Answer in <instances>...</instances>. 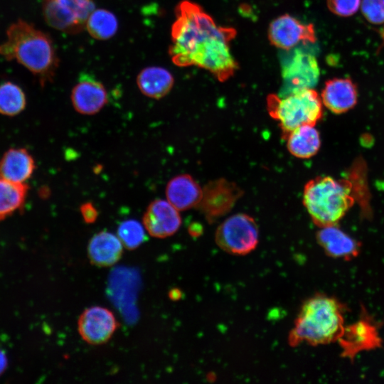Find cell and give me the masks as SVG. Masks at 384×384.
Here are the masks:
<instances>
[{
  "label": "cell",
  "instance_id": "1",
  "mask_svg": "<svg viewBox=\"0 0 384 384\" xmlns=\"http://www.w3.org/2000/svg\"><path fill=\"white\" fill-rule=\"evenodd\" d=\"M169 53L179 67L197 66L219 81L232 77L238 65L230 52L236 30L217 25L197 4L181 1L175 9Z\"/></svg>",
  "mask_w": 384,
  "mask_h": 384
},
{
  "label": "cell",
  "instance_id": "2",
  "mask_svg": "<svg viewBox=\"0 0 384 384\" xmlns=\"http://www.w3.org/2000/svg\"><path fill=\"white\" fill-rule=\"evenodd\" d=\"M0 55L24 66L42 86L53 80L59 63L51 38L21 19L9 26L6 41L0 43Z\"/></svg>",
  "mask_w": 384,
  "mask_h": 384
},
{
  "label": "cell",
  "instance_id": "3",
  "mask_svg": "<svg viewBox=\"0 0 384 384\" xmlns=\"http://www.w3.org/2000/svg\"><path fill=\"white\" fill-rule=\"evenodd\" d=\"M345 306L337 299L317 294L305 300L288 336L293 347L304 342L312 346L338 341L345 325Z\"/></svg>",
  "mask_w": 384,
  "mask_h": 384
},
{
  "label": "cell",
  "instance_id": "4",
  "mask_svg": "<svg viewBox=\"0 0 384 384\" xmlns=\"http://www.w3.org/2000/svg\"><path fill=\"white\" fill-rule=\"evenodd\" d=\"M354 201L352 184L345 179L319 176L304 188L303 204L319 228L337 225Z\"/></svg>",
  "mask_w": 384,
  "mask_h": 384
},
{
  "label": "cell",
  "instance_id": "5",
  "mask_svg": "<svg viewBox=\"0 0 384 384\" xmlns=\"http://www.w3.org/2000/svg\"><path fill=\"white\" fill-rule=\"evenodd\" d=\"M267 110L270 117L278 122L284 139L302 125L315 126L323 115L321 100L313 88L284 97L270 94L267 97Z\"/></svg>",
  "mask_w": 384,
  "mask_h": 384
},
{
  "label": "cell",
  "instance_id": "6",
  "mask_svg": "<svg viewBox=\"0 0 384 384\" xmlns=\"http://www.w3.org/2000/svg\"><path fill=\"white\" fill-rule=\"evenodd\" d=\"M258 240L257 223L252 217L245 213L228 217L217 228L215 234L218 247L236 255L252 252L257 247Z\"/></svg>",
  "mask_w": 384,
  "mask_h": 384
},
{
  "label": "cell",
  "instance_id": "7",
  "mask_svg": "<svg viewBox=\"0 0 384 384\" xmlns=\"http://www.w3.org/2000/svg\"><path fill=\"white\" fill-rule=\"evenodd\" d=\"M43 14L52 28L70 34L81 32L95 10L92 0H42Z\"/></svg>",
  "mask_w": 384,
  "mask_h": 384
},
{
  "label": "cell",
  "instance_id": "8",
  "mask_svg": "<svg viewBox=\"0 0 384 384\" xmlns=\"http://www.w3.org/2000/svg\"><path fill=\"white\" fill-rule=\"evenodd\" d=\"M320 72L316 58L308 53L296 49L282 63V85L280 97L313 88L318 82Z\"/></svg>",
  "mask_w": 384,
  "mask_h": 384
},
{
  "label": "cell",
  "instance_id": "9",
  "mask_svg": "<svg viewBox=\"0 0 384 384\" xmlns=\"http://www.w3.org/2000/svg\"><path fill=\"white\" fill-rule=\"evenodd\" d=\"M243 191L225 178L209 181L203 188L198 208L209 222H214L230 211L242 197Z\"/></svg>",
  "mask_w": 384,
  "mask_h": 384
},
{
  "label": "cell",
  "instance_id": "10",
  "mask_svg": "<svg viewBox=\"0 0 384 384\" xmlns=\"http://www.w3.org/2000/svg\"><path fill=\"white\" fill-rule=\"evenodd\" d=\"M338 342L341 348V356L353 360L361 351L380 347L382 341L375 321L366 313H363L357 321L345 326Z\"/></svg>",
  "mask_w": 384,
  "mask_h": 384
},
{
  "label": "cell",
  "instance_id": "11",
  "mask_svg": "<svg viewBox=\"0 0 384 384\" xmlns=\"http://www.w3.org/2000/svg\"><path fill=\"white\" fill-rule=\"evenodd\" d=\"M117 326L113 313L107 308L98 306L86 309L78 321V330L81 338L91 345L107 342Z\"/></svg>",
  "mask_w": 384,
  "mask_h": 384
},
{
  "label": "cell",
  "instance_id": "12",
  "mask_svg": "<svg viewBox=\"0 0 384 384\" xmlns=\"http://www.w3.org/2000/svg\"><path fill=\"white\" fill-rule=\"evenodd\" d=\"M268 38L275 47L289 50L300 42L316 41L313 25L304 24L289 14L273 20L268 29Z\"/></svg>",
  "mask_w": 384,
  "mask_h": 384
},
{
  "label": "cell",
  "instance_id": "13",
  "mask_svg": "<svg viewBox=\"0 0 384 384\" xmlns=\"http://www.w3.org/2000/svg\"><path fill=\"white\" fill-rule=\"evenodd\" d=\"M142 223L151 236L165 238L178 230L181 218L178 210L168 201L156 199L148 206Z\"/></svg>",
  "mask_w": 384,
  "mask_h": 384
},
{
  "label": "cell",
  "instance_id": "14",
  "mask_svg": "<svg viewBox=\"0 0 384 384\" xmlns=\"http://www.w3.org/2000/svg\"><path fill=\"white\" fill-rule=\"evenodd\" d=\"M71 102L78 112L92 115L107 103V91L102 82L89 74L82 73L72 90Z\"/></svg>",
  "mask_w": 384,
  "mask_h": 384
},
{
  "label": "cell",
  "instance_id": "15",
  "mask_svg": "<svg viewBox=\"0 0 384 384\" xmlns=\"http://www.w3.org/2000/svg\"><path fill=\"white\" fill-rule=\"evenodd\" d=\"M316 240L327 255L334 258L350 260L360 251L359 243L336 225L320 228Z\"/></svg>",
  "mask_w": 384,
  "mask_h": 384
},
{
  "label": "cell",
  "instance_id": "16",
  "mask_svg": "<svg viewBox=\"0 0 384 384\" xmlns=\"http://www.w3.org/2000/svg\"><path fill=\"white\" fill-rule=\"evenodd\" d=\"M321 99L325 107L333 113H344L357 103V88L351 79L334 78L326 82Z\"/></svg>",
  "mask_w": 384,
  "mask_h": 384
},
{
  "label": "cell",
  "instance_id": "17",
  "mask_svg": "<svg viewBox=\"0 0 384 384\" xmlns=\"http://www.w3.org/2000/svg\"><path fill=\"white\" fill-rule=\"evenodd\" d=\"M203 188L188 174H180L171 178L166 188L167 201L178 210L198 208Z\"/></svg>",
  "mask_w": 384,
  "mask_h": 384
},
{
  "label": "cell",
  "instance_id": "18",
  "mask_svg": "<svg viewBox=\"0 0 384 384\" xmlns=\"http://www.w3.org/2000/svg\"><path fill=\"white\" fill-rule=\"evenodd\" d=\"M123 245L119 238L112 233L102 230L90 240L87 255L90 262L100 267L114 265L121 258Z\"/></svg>",
  "mask_w": 384,
  "mask_h": 384
},
{
  "label": "cell",
  "instance_id": "19",
  "mask_svg": "<svg viewBox=\"0 0 384 384\" xmlns=\"http://www.w3.org/2000/svg\"><path fill=\"white\" fill-rule=\"evenodd\" d=\"M35 168L33 158L22 148L10 149L0 159V176L13 183H25Z\"/></svg>",
  "mask_w": 384,
  "mask_h": 384
},
{
  "label": "cell",
  "instance_id": "20",
  "mask_svg": "<svg viewBox=\"0 0 384 384\" xmlns=\"http://www.w3.org/2000/svg\"><path fill=\"white\" fill-rule=\"evenodd\" d=\"M171 73L165 68L151 66L144 68L137 78V84L141 92L154 99L166 95L174 85Z\"/></svg>",
  "mask_w": 384,
  "mask_h": 384
},
{
  "label": "cell",
  "instance_id": "21",
  "mask_svg": "<svg viewBox=\"0 0 384 384\" xmlns=\"http://www.w3.org/2000/svg\"><path fill=\"white\" fill-rule=\"evenodd\" d=\"M284 139L289 153L300 159L314 156L321 146L319 133L313 125H302L289 132Z\"/></svg>",
  "mask_w": 384,
  "mask_h": 384
},
{
  "label": "cell",
  "instance_id": "22",
  "mask_svg": "<svg viewBox=\"0 0 384 384\" xmlns=\"http://www.w3.org/2000/svg\"><path fill=\"white\" fill-rule=\"evenodd\" d=\"M28 187L0 176V221L20 210L26 201Z\"/></svg>",
  "mask_w": 384,
  "mask_h": 384
},
{
  "label": "cell",
  "instance_id": "23",
  "mask_svg": "<svg viewBox=\"0 0 384 384\" xmlns=\"http://www.w3.org/2000/svg\"><path fill=\"white\" fill-rule=\"evenodd\" d=\"M85 28L90 35L98 40L112 38L118 28V21L112 12L103 9H95L89 16Z\"/></svg>",
  "mask_w": 384,
  "mask_h": 384
},
{
  "label": "cell",
  "instance_id": "24",
  "mask_svg": "<svg viewBox=\"0 0 384 384\" xmlns=\"http://www.w3.org/2000/svg\"><path fill=\"white\" fill-rule=\"evenodd\" d=\"M26 105L23 90L16 84L5 82L0 85V113L15 116L21 112Z\"/></svg>",
  "mask_w": 384,
  "mask_h": 384
},
{
  "label": "cell",
  "instance_id": "25",
  "mask_svg": "<svg viewBox=\"0 0 384 384\" xmlns=\"http://www.w3.org/2000/svg\"><path fill=\"white\" fill-rule=\"evenodd\" d=\"M117 237L124 247L134 250L145 241L146 234L144 227L139 222L129 219L124 220L119 225Z\"/></svg>",
  "mask_w": 384,
  "mask_h": 384
},
{
  "label": "cell",
  "instance_id": "26",
  "mask_svg": "<svg viewBox=\"0 0 384 384\" xmlns=\"http://www.w3.org/2000/svg\"><path fill=\"white\" fill-rule=\"evenodd\" d=\"M361 11L370 23L373 25L384 24V0H363ZM382 34L384 38V28Z\"/></svg>",
  "mask_w": 384,
  "mask_h": 384
},
{
  "label": "cell",
  "instance_id": "27",
  "mask_svg": "<svg viewBox=\"0 0 384 384\" xmlns=\"http://www.w3.org/2000/svg\"><path fill=\"white\" fill-rule=\"evenodd\" d=\"M329 9L338 16H349L358 9L361 0H326Z\"/></svg>",
  "mask_w": 384,
  "mask_h": 384
},
{
  "label": "cell",
  "instance_id": "28",
  "mask_svg": "<svg viewBox=\"0 0 384 384\" xmlns=\"http://www.w3.org/2000/svg\"><path fill=\"white\" fill-rule=\"evenodd\" d=\"M80 210L82 218L86 223L90 224L96 221L98 216V212L92 203L87 202L82 204Z\"/></svg>",
  "mask_w": 384,
  "mask_h": 384
},
{
  "label": "cell",
  "instance_id": "29",
  "mask_svg": "<svg viewBox=\"0 0 384 384\" xmlns=\"http://www.w3.org/2000/svg\"><path fill=\"white\" fill-rule=\"evenodd\" d=\"M7 357L5 353L0 350V375L5 370L7 366Z\"/></svg>",
  "mask_w": 384,
  "mask_h": 384
}]
</instances>
